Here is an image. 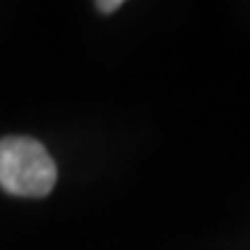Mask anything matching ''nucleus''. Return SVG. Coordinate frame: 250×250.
<instances>
[{
    "label": "nucleus",
    "instance_id": "nucleus-1",
    "mask_svg": "<svg viewBox=\"0 0 250 250\" xmlns=\"http://www.w3.org/2000/svg\"><path fill=\"white\" fill-rule=\"evenodd\" d=\"M58 169L42 144L30 137L0 139V188L17 197H44L56 186Z\"/></svg>",
    "mask_w": 250,
    "mask_h": 250
},
{
    "label": "nucleus",
    "instance_id": "nucleus-2",
    "mask_svg": "<svg viewBox=\"0 0 250 250\" xmlns=\"http://www.w3.org/2000/svg\"><path fill=\"white\" fill-rule=\"evenodd\" d=\"M121 5H123L121 0H114V2H98L100 12H104V14H107V12H116V9L121 7Z\"/></svg>",
    "mask_w": 250,
    "mask_h": 250
}]
</instances>
